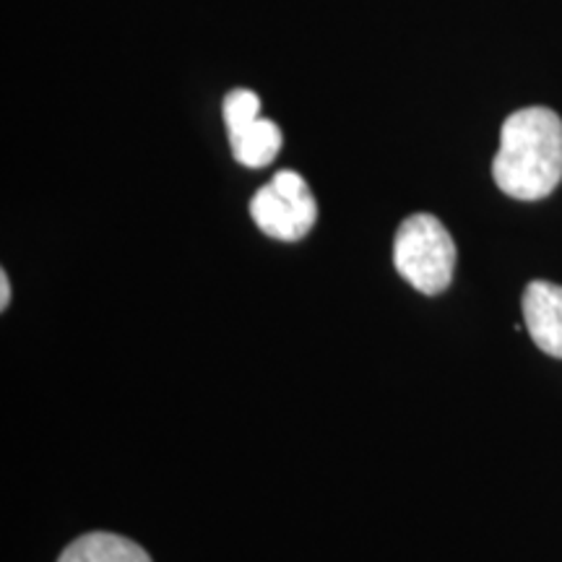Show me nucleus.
I'll list each match as a JSON object with an SVG mask.
<instances>
[{
    "label": "nucleus",
    "mask_w": 562,
    "mask_h": 562,
    "mask_svg": "<svg viewBox=\"0 0 562 562\" xmlns=\"http://www.w3.org/2000/svg\"><path fill=\"white\" fill-rule=\"evenodd\" d=\"M224 125L232 154L250 170L271 165L284 144L279 125L261 117V100L250 89H235L224 97Z\"/></svg>",
    "instance_id": "nucleus-4"
},
{
    "label": "nucleus",
    "mask_w": 562,
    "mask_h": 562,
    "mask_svg": "<svg viewBox=\"0 0 562 562\" xmlns=\"http://www.w3.org/2000/svg\"><path fill=\"white\" fill-rule=\"evenodd\" d=\"M58 562H151L144 547L117 533L94 531L70 542Z\"/></svg>",
    "instance_id": "nucleus-6"
},
{
    "label": "nucleus",
    "mask_w": 562,
    "mask_h": 562,
    "mask_svg": "<svg viewBox=\"0 0 562 562\" xmlns=\"http://www.w3.org/2000/svg\"><path fill=\"white\" fill-rule=\"evenodd\" d=\"M250 216L263 235L281 243H297L318 220V203L302 175L281 170L252 195Z\"/></svg>",
    "instance_id": "nucleus-3"
},
{
    "label": "nucleus",
    "mask_w": 562,
    "mask_h": 562,
    "mask_svg": "<svg viewBox=\"0 0 562 562\" xmlns=\"http://www.w3.org/2000/svg\"><path fill=\"white\" fill-rule=\"evenodd\" d=\"M526 331L539 349L562 360V286L552 281H531L524 300Z\"/></svg>",
    "instance_id": "nucleus-5"
},
{
    "label": "nucleus",
    "mask_w": 562,
    "mask_h": 562,
    "mask_svg": "<svg viewBox=\"0 0 562 562\" xmlns=\"http://www.w3.org/2000/svg\"><path fill=\"white\" fill-rule=\"evenodd\" d=\"M492 178L516 201H542L562 180V121L547 108L513 112L501 131Z\"/></svg>",
    "instance_id": "nucleus-1"
},
{
    "label": "nucleus",
    "mask_w": 562,
    "mask_h": 562,
    "mask_svg": "<svg viewBox=\"0 0 562 562\" xmlns=\"http://www.w3.org/2000/svg\"><path fill=\"white\" fill-rule=\"evenodd\" d=\"M393 266L417 292H446L456 269L451 232L432 214L409 216L393 237Z\"/></svg>",
    "instance_id": "nucleus-2"
},
{
    "label": "nucleus",
    "mask_w": 562,
    "mask_h": 562,
    "mask_svg": "<svg viewBox=\"0 0 562 562\" xmlns=\"http://www.w3.org/2000/svg\"><path fill=\"white\" fill-rule=\"evenodd\" d=\"M11 302V279L9 273L0 271V311H5Z\"/></svg>",
    "instance_id": "nucleus-7"
}]
</instances>
